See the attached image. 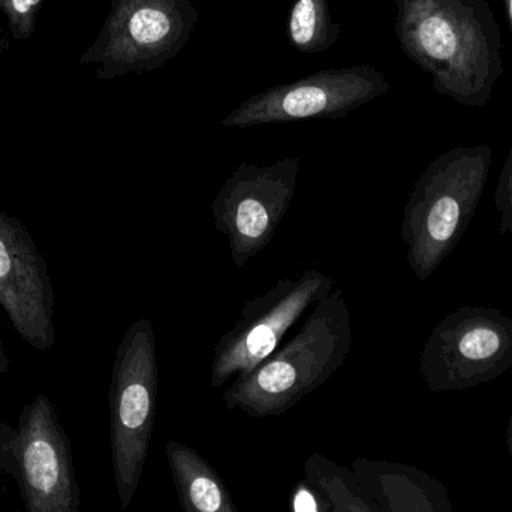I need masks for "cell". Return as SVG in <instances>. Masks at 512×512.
Returning <instances> with one entry per match:
<instances>
[{
	"mask_svg": "<svg viewBox=\"0 0 512 512\" xmlns=\"http://www.w3.org/2000/svg\"><path fill=\"white\" fill-rule=\"evenodd\" d=\"M505 9H507L508 20H510V26L512 30V0H504Z\"/></svg>",
	"mask_w": 512,
	"mask_h": 512,
	"instance_id": "44dd1931",
	"label": "cell"
},
{
	"mask_svg": "<svg viewBox=\"0 0 512 512\" xmlns=\"http://www.w3.org/2000/svg\"><path fill=\"white\" fill-rule=\"evenodd\" d=\"M342 26L331 18L328 0H297L288 21L289 42L300 53H321L340 38Z\"/></svg>",
	"mask_w": 512,
	"mask_h": 512,
	"instance_id": "9a60e30c",
	"label": "cell"
},
{
	"mask_svg": "<svg viewBox=\"0 0 512 512\" xmlns=\"http://www.w3.org/2000/svg\"><path fill=\"white\" fill-rule=\"evenodd\" d=\"M333 288V277L309 268L246 301L242 318L216 343L210 387L222 388L237 376L251 373L282 345L295 322Z\"/></svg>",
	"mask_w": 512,
	"mask_h": 512,
	"instance_id": "ba28073f",
	"label": "cell"
},
{
	"mask_svg": "<svg viewBox=\"0 0 512 512\" xmlns=\"http://www.w3.org/2000/svg\"><path fill=\"white\" fill-rule=\"evenodd\" d=\"M388 90L390 83L375 66L325 69L255 93L234 108L222 125L245 129L310 119H340Z\"/></svg>",
	"mask_w": 512,
	"mask_h": 512,
	"instance_id": "30bf717a",
	"label": "cell"
},
{
	"mask_svg": "<svg viewBox=\"0 0 512 512\" xmlns=\"http://www.w3.org/2000/svg\"><path fill=\"white\" fill-rule=\"evenodd\" d=\"M352 474L375 512H453L445 486L420 469L358 459Z\"/></svg>",
	"mask_w": 512,
	"mask_h": 512,
	"instance_id": "7c38bea8",
	"label": "cell"
},
{
	"mask_svg": "<svg viewBox=\"0 0 512 512\" xmlns=\"http://www.w3.org/2000/svg\"><path fill=\"white\" fill-rule=\"evenodd\" d=\"M403 53L439 95L486 107L504 74L501 29L487 0H396Z\"/></svg>",
	"mask_w": 512,
	"mask_h": 512,
	"instance_id": "6da1fadb",
	"label": "cell"
},
{
	"mask_svg": "<svg viewBox=\"0 0 512 512\" xmlns=\"http://www.w3.org/2000/svg\"><path fill=\"white\" fill-rule=\"evenodd\" d=\"M191 0H111V11L80 63L99 80L162 68L188 44L198 24Z\"/></svg>",
	"mask_w": 512,
	"mask_h": 512,
	"instance_id": "8992f818",
	"label": "cell"
},
{
	"mask_svg": "<svg viewBox=\"0 0 512 512\" xmlns=\"http://www.w3.org/2000/svg\"><path fill=\"white\" fill-rule=\"evenodd\" d=\"M300 158L288 156L268 165L240 162L212 203L218 233L231 259L243 268L264 251L294 201Z\"/></svg>",
	"mask_w": 512,
	"mask_h": 512,
	"instance_id": "9c48e42d",
	"label": "cell"
},
{
	"mask_svg": "<svg viewBox=\"0 0 512 512\" xmlns=\"http://www.w3.org/2000/svg\"><path fill=\"white\" fill-rule=\"evenodd\" d=\"M165 454L183 512H237L224 478L197 450L170 441Z\"/></svg>",
	"mask_w": 512,
	"mask_h": 512,
	"instance_id": "4fadbf2b",
	"label": "cell"
},
{
	"mask_svg": "<svg viewBox=\"0 0 512 512\" xmlns=\"http://www.w3.org/2000/svg\"><path fill=\"white\" fill-rule=\"evenodd\" d=\"M9 369V358L6 357L5 349H3L2 339H0V379L6 375Z\"/></svg>",
	"mask_w": 512,
	"mask_h": 512,
	"instance_id": "d6986e66",
	"label": "cell"
},
{
	"mask_svg": "<svg viewBox=\"0 0 512 512\" xmlns=\"http://www.w3.org/2000/svg\"><path fill=\"white\" fill-rule=\"evenodd\" d=\"M352 348V316L342 289L312 307L301 327L248 375L224 391L228 409L252 418L279 417L325 384Z\"/></svg>",
	"mask_w": 512,
	"mask_h": 512,
	"instance_id": "7a4b0ae2",
	"label": "cell"
},
{
	"mask_svg": "<svg viewBox=\"0 0 512 512\" xmlns=\"http://www.w3.org/2000/svg\"><path fill=\"white\" fill-rule=\"evenodd\" d=\"M159 397L155 331L149 318L129 325L116 351L111 373L110 435L114 481L120 507L137 495L149 457Z\"/></svg>",
	"mask_w": 512,
	"mask_h": 512,
	"instance_id": "277c9868",
	"label": "cell"
},
{
	"mask_svg": "<svg viewBox=\"0 0 512 512\" xmlns=\"http://www.w3.org/2000/svg\"><path fill=\"white\" fill-rule=\"evenodd\" d=\"M3 33L2 30H0V47H5V44H3Z\"/></svg>",
	"mask_w": 512,
	"mask_h": 512,
	"instance_id": "7402d4cb",
	"label": "cell"
},
{
	"mask_svg": "<svg viewBox=\"0 0 512 512\" xmlns=\"http://www.w3.org/2000/svg\"><path fill=\"white\" fill-rule=\"evenodd\" d=\"M304 480L318 493L321 512H375L361 495L354 474L318 454L307 460Z\"/></svg>",
	"mask_w": 512,
	"mask_h": 512,
	"instance_id": "5bb4252c",
	"label": "cell"
},
{
	"mask_svg": "<svg viewBox=\"0 0 512 512\" xmlns=\"http://www.w3.org/2000/svg\"><path fill=\"white\" fill-rule=\"evenodd\" d=\"M42 3L44 0H0V11L5 15L12 38L24 41L33 35Z\"/></svg>",
	"mask_w": 512,
	"mask_h": 512,
	"instance_id": "2e32d148",
	"label": "cell"
},
{
	"mask_svg": "<svg viewBox=\"0 0 512 512\" xmlns=\"http://www.w3.org/2000/svg\"><path fill=\"white\" fill-rule=\"evenodd\" d=\"M512 367V318L495 307L463 306L430 333L420 373L433 393L462 391L501 378Z\"/></svg>",
	"mask_w": 512,
	"mask_h": 512,
	"instance_id": "52a82bcc",
	"label": "cell"
},
{
	"mask_svg": "<svg viewBox=\"0 0 512 512\" xmlns=\"http://www.w3.org/2000/svg\"><path fill=\"white\" fill-rule=\"evenodd\" d=\"M492 159L487 144L456 147L438 156L415 183L400 234L418 279H429L465 236L483 198Z\"/></svg>",
	"mask_w": 512,
	"mask_h": 512,
	"instance_id": "3957f363",
	"label": "cell"
},
{
	"mask_svg": "<svg viewBox=\"0 0 512 512\" xmlns=\"http://www.w3.org/2000/svg\"><path fill=\"white\" fill-rule=\"evenodd\" d=\"M495 206L499 215V231L512 234V146L496 183Z\"/></svg>",
	"mask_w": 512,
	"mask_h": 512,
	"instance_id": "e0dca14e",
	"label": "cell"
},
{
	"mask_svg": "<svg viewBox=\"0 0 512 512\" xmlns=\"http://www.w3.org/2000/svg\"><path fill=\"white\" fill-rule=\"evenodd\" d=\"M291 510L292 512H321L318 493L306 480L300 481L295 486L291 496Z\"/></svg>",
	"mask_w": 512,
	"mask_h": 512,
	"instance_id": "ac0fdd59",
	"label": "cell"
},
{
	"mask_svg": "<svg viewBox=\"0 0 512 512\" xmlns=\"http://www.w3.org/2000/svg\"><path fill=\"white\" fill-rule=\"evenodd\" d=\"M0 472L17 483L24 512H80L71 441L44 394L24 406L15 426L0 423Z\"/></svg>",
	"mask_w": 512,
	"mask_h": 512,
	"instance_id": "5b68a950",
	"label": "cell"
},
{
	"mask_svg": "<svg viewBox=\"0 0 512 512\" xmlns=\"http://www.w3.org/2000/svg\"><path fill=\"white\" fill-rule=\"evenodd\" d=\"M507 447H508V453H510V457L512 460V415H511L510 424H508Z\"/></svg>",
	"mask_w": 512,
	"mask_h": 512,
	"instance_id": "ffe728a7",
	"label": "cell"
},
{
	"mask_svg": "<svg viewBox=\"0 0 512 512\" xmlns=\"http://www.w3.org/2000/svg\"><path fill=\"white\" fill-rule=\"evenodd\" d=\"M0 306L21 339L38 351L56 342L47 262L23 222L0 209Z\"/></svg>",
	"mask_w": 512,
	"mask_h": 512,
	"instance_id": "8fae6325",
	"label": "cell"
}]
</instances>
